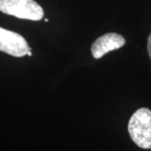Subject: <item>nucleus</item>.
I'll list each match as a JSON object with an SVG mask.
<instances>
[{"label": "nucleus", "mask_w": 151, "mask_h": 151, "mask_svg": "<svg viewBox=\"0 0 151 151\" xmlns=\"http://www.w3.org/2000/svg\"><path fill=\"white\" fill-rule=\"evenodd\" d=\"M0 11L22 20L40 21L44 16L42 7L34 0H0Z\"/></svg>", "instance_id": "f03ea898"}, {"label": "nucleus", "mask_w": 151, "mask_h": 151, "mask_svg": "<svg viewBox=\"0 0 151 151\" xmlns=\"http://www.w3.org/2000/svg\"><path fill=\"white\" fill-rule=\"evenodd\" d=\"M24 37L14 31L0 27V51L14 57H24L29 51Z\"/></svg>", "instance_id": "7ed1b4c3"}, {"label": "nucleus", "mask_w": 151, "mask_h": 151, "mask_svg": "<svg viewBox=\"0 0 151 151\" xmlns=\"http://www.w3.org/2000/svg\"><path fill=\"white\" fill-rule=\"evenodd\" d=\"M132 140L142 149H151V110L139 108L132 115L128 124Z\"/></svg>", "instance_id": "f257e3e1"}, {"label": "nucleus", "mask_w": 151, "mask_h": 151, "mask_svg": "<svg viewBox=\"0 0 151 151\" xmlns=\"http://www.w3.org/2000/svg\"><path fill=\"white\" fill-rule=\"evenodd\" d=\"M147 50H148V54L151 59V33L148 36V40H147Z\"/></svg>", "instance_id": "39448f33"}, {"label": "nucleus", "mask_w": 151, "mask_h": 151, "mask_svg": "<svg viewBox=\"0 0 151 151\" xmlns=\"http://www.w3.org/2000/svg\"><path fill=\"white\" fill-rule=\"evenodd\" d=\"M126 43L125 38L122 35L114 32L106 33L99 37L93 43L91 47L92 55L95 59H101L111 51L122 48Z\"/></svg>", "instance_id": "20e7f679"}]
</instances>
